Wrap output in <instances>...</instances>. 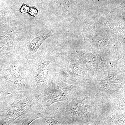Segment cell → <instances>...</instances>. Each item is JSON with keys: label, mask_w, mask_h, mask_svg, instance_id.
<instances>
[{"label": "cell", "mask_w": 125, "mask_h": 125, "mask_svg": "<svg viewBox=\"0 0 125 125\" xmlns=\"http://www.w3.org/2000/svg\"><path fill=\"white\" fill-rule=\"evenodd\" d=\"M95 1V2H99V1H101V0H94Z\"/></svg>", "instance_id": "277c9868"}, {"label": "cell", "mask_w": 125, "mask_h": 125, "mask_svg": "<svg viewBox=\"0 0 125 125\" xmlns=\"http://www.w3.org/2000/svg\"><path fill=\"white\" fill-rule=\"evenodd\" d=\"M52 35L51 32L45 31H40L39 32L30 36L25 42L29 53H35L43 43Z\"/></svg>", "instance_id": "6da1fadb"}, {"label": "cell", "mask_w": 125, "mask_h": 125, "mask_svg": "<svg viewBox=\"0 0 125 125\" xmlns=\"http://www.w3.org/2000/svg\"><path fill=\"white\" fill-rule=\"evenodd\" d=\"M30 8L26 5H23L21 8L20 11L23 13H28L29 12Z\"/></svg>", "instance_id": "7a4b0ae2"}, {"label": "cell", "mask_w": 125, "mask_h": 125, "mask_svg": "<svg viewBox=\"0 0 125 125\" xmlns=\"http://www.w3.org/2000/svg\"><path fill=\"white\" fill-rule=\"evenodd\" d=\"M28 13H29L31 15L35 17H36V16L38 14L37 10L34 8L30 9Z\"/></svg>", "instance_id": "3957f363"}]
</instances>
